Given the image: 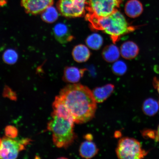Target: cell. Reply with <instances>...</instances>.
Here are the masks:
<instances>
[{
  "instance_id": "cell-5",
  "label": "cell",
  "mask_w": 159,
  "mask_h": 159,
  "mask_svg": "<svg viewBox=\"0 0 159 159\" xmlns=\"http://www.w3.org/2000/svg\"><path fill=\"white\" fill-rule=\"evenodd\" d=\"M123 0H88L85 18L107 16L118 11Z\"/></svg>"
},
{
  "instance_id": "cell-18",
  "label": "cell",
  "mask_w": 159,
  "mask_h": 159,
  "mask_svg": "<svg viewBox=\"0 0 159 159\" xmlns=\"http://www.w3.org/2000/svg\"><path fill=\"white\" fill-rule=\"evenodd\" d=\"M142 109L144 114L148 116H154L159 111L158 101L152 98H147L143 103Z\"/></svg>"
},
{
  "instance_id": "cell-13",
  "label": "cell",
  "mask_w": 159,
  "mask_h": 159,
  "mask_svg": "<svg viewBox=\"0 0 159 159\" xmlns=\"http://www.w3.org/2000/svg\"><path fill=\"white\" fill-rule=\"evenodd\" d=\"M125 11L129 17L136 18L142 14L143 7L139 0H129L125 5Z\"/></svg>"
},
{
  "instance_id": "cell-28",
  "label": "cell",
  "mask_w": 159,
  "mask_h": 159,
  "mask_svg": "<svg viewBox=\"0 0 159 159\" xmlns=\"http://www.w3.org/2000/svg\"><path fill=\"white\" fill-rule=\"evenodd\" d=\"M1 139H0V144H1Z\"/></svg>"
},
{
  "instance_id": "cell-20",
  "label": "cell",
  "mask_w": 159,
  "mask_h": 159,
  "mask_svg": "<svg viewBox=\"0 0 159 159\" xmlns=\"http://www.w3.org/2000/svg\"><path fill=\"white\" fill-rule=\"evenodd\" d=\"M59 14L57 10L52 6L48 8L42 14L41 18L46 22L52 23L54 22L58 19Z\"/></svg>"
},
{
  "instance_id": "cell-22",
  "label": "cell",
  "mask_w": 159,
  "mask_h": 159,
  "mask_svg": "<svg viewBox=\"0 0 159 159\" xmlns=\"http://www.w3.org/2000/svg\"><path fill=\"white\" fill-rule=\"evenodd\" d=\"M17 59V53L13 50H7L4 53L3 55V61L7 64L10 65L14 64L16 62Z\"/></svg>"
},
{
  "instance_id": "cell-1",
  "label": "cell",
  "mask_w": 159,
  "mask_h": 159,
  "mask_svg": "<svg viewBox=\"0 0 159 159\" xmlns=\"http://www.w3.org/2000/svg\"><path fill=\"white\" fill-rule=\"evenodd\" d=\"M59 95L75 124H84L94 118L97 103L89 87L79 83L69 84L61 89Z\"/></svg>"
},
{
  "instance_id": "cell-29",
  "label": "cell",
  "mask_w": 159,
  "mask_h": 159,
  "mask_svg": "<svg viewBox=\"0 0 159 159\" xmlns=\"http://www.w3.org/2000/svg\"><path fill=\"white\" fill-rule=\"evenodd\" d=\"M158 102H159V101H158Z\"/></svg>"
},
{
  "instance_id": "cell-10",
  "label": "cell",
  "mask_w": 159,
  "mask_h": 159,
  "mask_svg": "<svg viewBox=\"0 0 159 159\" xmlns=\"http://www.w3.org/2000/svg\"><path fill=\"white\" fill-rule=\"evenodd\" d=\"M86 69H79L74 66L66 67L63 80L65 82L75 84L78 83L84 75Z\"/></svg>"
},
{
  "instance_id": "cell-19",
  "label": "cell",
  "mask_w": 159,
  "mask_h": 159,
  "mask_svg": "<svg viewBox=\"0 0 159 159\" xmlns=\"http://www.w3.org/2000/svg\"><path fill=\"white\" fill-rule=\"evenodd\" d=\"M85 43L89 48L94 50H98L102 46L103 39L98 34L93 33L87 38Z\"/></svg>"
},
{
  "instance_id": "cell-3",
  "label": "cell",
  "mask_w": 159,
  "mask_h": 159,
  "mask_svg": "<svg viewBox=\"0 0 159 159\" xmlns=\"http://www.w3.org/2000/svg\"><path fill=\"white\" fill-rule=\"evenodd\" d=\"M47 128L52 134L53 143L57 148H67L77 138L74 131V121L71 119L52 115Z\"/></svg>"
},
{
  "instance_id": "cell-12",
  "label": "cell",
  "mask_w": 159,
  "mask_h": 159,
  "mask_svg": "<svg viewBox=\"0 0 159 159\" xmlns=\"http://www.w3.org/2000/svg\"><path fill=\"white\" fill-rule=\"evenodd\" d=\"M114 89V85L112 84H107L104 86L95 88L92 93L97 103L104 102L112 94Z\"/></svg>"
},
{
  "instance_id": "cell-14",
  "label": "cell",
  "mask_w": 159,
  "mask_h": 159,
  "mask_svg": "<svg viewBox=\"0 0 159 159\" xmlns=\"http://www.w3.org/2000/svg\"><path fill=\"white\" fill-rule=\"evenodd\" d=\"M98 152V148L92 141L86 140L82 142L79 149V154L81 157L87 159L94 157Z\"/></svg>"
},
{
  "instance_id": "cell-7",
  "label": "cell",
  "mask_w": 159,
  "mask_h": 159,
  "mask_svg": "<svg viewBox=\"0 0 159 159\" xmlns=\"http://www.w3.org/2000/svg\"><path fill=\"white\" fill-rule=\"evenodd\" d=\"M88 0H59L57 8L59 13L67 18L83 16Z\"/></svg>"
},
{
  "instance_id": "cell-11",
  "label": "cell",
  "mask_w": 159,
  "mask_h": 159,
  "mask_svg": "<svg viewBox=\"0 0 159 159\" xmlns=\"http://www.w3.org/2000/svg\"><path fill=\"white\" fill-rule=\"evenodd\" d=\"M120 55L123 58L127 60L134 59L139 54V47L134 41H129L125 42L121 45Z\"/></svg>"
},
{
  "instance_id": "cell-23",
  "label": "cell",
  "mask_w": 159,
  "mask_h": 159,
  "mask_svg": "<svg viewBox=\"0 0 159 159\" xmlns=\"http://www.w3.org/2000/svg\"><path fill=\"white\" fill-rule=\"evenodd\" d=\"M5 134L8 138L14 139L18 135L17 129L12 126H9L6 127L5 130Z\"/></svg>"
},
{
  "instance_id": "cell-27",
  "label": "cell",
  "mask_w": 159,
  "mask_h": 159,
  "mask_svg": "<svg viewBox=\"0 0 159 159\" xmlns=\"http://www.w3.org/2000/svg\"><path fill=\"white\" fill-rule=\"evenodd\" d=\"M157 133V141H159V125L158 127L157 130L156 131Z\"/></svg>"
},
{
  "instance_id": "cell-6",
  "label": "cell",
  "mask_w": 159,
  "mask_h": 159,
  "mask_svg": "<svg viewBox=\"0 0 159 159\" xmlns=\"http://www.w3.org/2000/svg\"><path fill=\"white\" fill-rule=\"evenodd\" d=\"M30 139L15 140L5 137L1 139L0 144V159H13L17 157L19 152L30 144Z\"/></svg>"
},
{
  "instance_id": "cell-15",
  "label": "cell",
  "mask_w": 159,
  "mask_h": 159,
  "mask_svg": "<svg viewBox=\"0 0 159 159\" xmlns=\"http://www.w3.org/2000/svg\"><path fill=\"white\" fill-rule=\"evenodd\" d=\"M52 106L53 112L52 115H56L63 118L71 119L73 121L70 113L65 106L62 99L59 95L55 97Z\"/></svg>"
},
{
  "instance_id": "cell-24",
  "label": "cell",
  "mask_w": 159,
  "mask_h": 159,
  "mask_svg": "<svg viewBox=\"0 0 159 159\" xmlns=\"http://www.w3.org/2000/svg\"><path fill=\"white\" fill-rule=\"evenodd\" d=\"M142 134L144 138L152 139L157 140V133L156 131L154 130H144L142 132Z\"/></svg>"
},
{
  "instance_id": "cell-21",
  "label": "cell",
  "mask_w": 159,
  "mask_h": 159,
  "mask_svg": "<svg viewBox=\"0 0 159 159\" xmlns=\"http://www.w3.org/2000/svg\"><path fill=\"white\" fill-rule=\"evenodd\" d=\"M127 69L128 67L126 63L121 60L115 61L112 67L113 73L119 76L124 75L126 72Z\"/></svg>"
},
{
  "instance_id": "cell-4",
  "label": "cell",
  "mask_w": 159,
  "mask_h": 159,
  "mask_svg": "<svg viewBox=\"0 0 159 159\" xmlns=\"http://www.w3.org/2000/svg\"><path fill=\"white\" fill-rule=\"evenodd\" d=\"M117 156L121 159H140L148 154L140 143L134 138L124 137L120 139L116 149Z\"/></svg>"
},
{
  "instance_id": "cell-9",
  "label": "cell",
  "mask_w": 159,
  "mask_h": 159,
  "mask_svg": "<svg viewBox=\"0 0 159 159\" xmlns=\"http://www.w3.org/2000/svg\"><path fill=\"white\" fill-rule=\"evenodd\" d=\"M53 33L57 41L62 44L70 42L74 39L70 30L64 23H59L56 25L53 29Z\"/></svg>"
},
{
  "instance_id": "cell-16",
  "label": "cell",
  "mask_w": 159,
  "mask_h": 159,
  "mask_svg": "<svg viewBox=\"0 0 159 159\" xmlns=\"http://www.w3.org/2000/svg\"><path fill=\"white\" fill-rule=\"evenodd\" d=\"M91 52L86 46L79 44L75 46L72 52L73 59L77 62H85L89 59L91 56Z\"/></svg>"
},
{
  "instance_id": "cell-17",
  "label": "cell",
  "mask_w": 159,
  "mask_h": 159,
  "mask_svg": "<svg viewBox=\"0 0 159 159\" xmlns=\"http://www.w3.org/2000/svg\"><path fill=\"white\" fill-rule=\"evenodd\" d=\"M120 53L118 48L114 44L107 46L102 52L103 58L108 63L115 62L118 60Z\"/></svg>"
},
{
  "instance_id": "cell-2",
  "label": "cell",
  "mask_w": 159,
  "mask_h": 159,
  "mask_svg": "<svg viewBox=\"0 0 159 159\" xmlns=\"http://www.w3.org/2000/svg\"><path fill=\"white\" fill-rule=\"evenodd\" d=\"M85 19L89 22L91 29L104 32L109 35L114 43L119 41L122 36L135 30L134 27L129 25L118 10L106 17H87Z\"/></svg>"
},
{
  "instance_id": "cell-8",
  "label": "cell",
  "mask_w": 159,
  "mask_h": 159,
  "mask_svg": "<svg viewBox=\"0 0 159 159\" xmlns=\"http://www.w3.org/2000/svg\"><path fill=\"white\" fill-rule=\"evenodd\" d=\"M53 3V0H21V5L26 12L33 15L42 13Z\"/></svg>"
},
{
  "instance_id": "cell-25",
  "label": "cell",
  "mask_w": 159,
  "mask_h": 159,
  "mask_svg": "<svg viewBox=\"0 0 159 159\" xmlns=\"http://www.w3.org/2000/svg\"><path fill=\"white\" fill-rule=\"evenodd\" d=\"M153 84L155 88L157 89L159 94V79L155 77L154 78Z\"/></svg>"
},
{
  "instance_id": "cell-26",
  "label": "cell",
  "mask_w": 159,
  "mask_h": 159,
  "mask_svg": "<svg viewBox=\"0 0 159 159\" xmlns=\"http://www.w3.org/2000/svg\"><path fill=\"white\" fill-rule=\"evenodd\" d=\"M85 140H87L92 141L93 136L92 135L90 134H88L85 135Z\"/></svg>"
}]
</instances>
